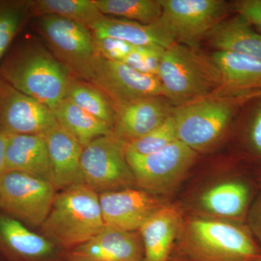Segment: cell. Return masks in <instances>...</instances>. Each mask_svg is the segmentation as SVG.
Segmentation results:
<instances>
[{"label": "cell", "instance_id": "cell-36", "mask_svg": "<svg viewBox=\"0 0 261 261\" xmlns=\"http://www.w3.org/2000/svg\"><path fill=\"white\" fill-rule=\"evenodd\" d=\"M8 135L0 130V189L6 171V149Z\"/></svg>", "mask_w": 261, "mask_h": 261}, {"label": "cell", "instance_id": "cell-8", "mask_svg": "<svg viewBox=\"0 0 261 261\" xmlns=\"http://www.w3.org/2000/svg\"><path fill=\"white\" fill-rule=\"evenodd\" d=\"M50 181L18 171H8L0 189V211L28 227L40 228L58 193Z\"/></svg>", "mask_w": 261, "mask_h": 261}, {"label": "cell", "instance_id": "cell-6", "mask_svg": "<svg viewBox=\"0 0 261 261\" xmlns=\"http://www.w3.org/2000/svg\"><path fill=\"white\" fill-rule=\"evenodd\" d=\"M37 27L58 61L75 78L89 82L99 58L90 29L54 15L38 16Z\"/></svg>", "mask_w": 261, "mask_h": 261}, {"label": "cell", "instance_id": "cell-9", "mask_svg": "<svg viewBox=\"0 0 261 261\" xmlns=\"http://www.w3.org/2000/svg\"><path fill=\"white\" fill-rule=\"evenodd\" d=\"M196 158L197 152L179 140L148 155L126 153L136 187L154 195L166 193L177 186Z\"/></svg>", "mask_w": 261, "mask_h": 261}, {"label": "cell", "instance_id": "cell-17", "mask_svg": "<svg viewBox=\"0 0 261 261\" xmlns=\"http://www.w3.org/2000/svg\"><path fill=\"white\" fill-rule=\"evenodd\" d=\"M49 154L50 181L58 192L82 184L84 147L58 123L44 135Z\"/></svg>", "mask_w": 261, "mask_h": 261}, {"label": "cell", "instance_id": "cell-16", "mask_svg": "<svg viewBox=\"0 0 261 261\" xmlns=\"http://www.w3.org/2000/svg\"><path fill=\"white\" fill-rule=\"evenodd\" d=\"M173 108L164 97L139 99L116 108L113 134L127 144L138 140L162 124Z\"/></svg>", "mask_w": 261, "mask_h": 261}, {"label": "cell", "instance_id": "cell-10", "mask_svg": "<svg viewBox=\"0 0 261 261\" xmlns=\"http://www.w3.org/2000/svg\"><path fill=\"white\" fill-rule=\"evenodd\" d=\"M162 15L159 23L173 40L197 49L198 43L225 18L229 5L224 0H159Z\"/></svg>", "mask_w": 261, "mask_h": 261}, {"label": "cell", "instance_id": "cell-31", "mask_svg": "<svg viewBox=\"0 0 261 261\" xmlns=\"http://www.w3.org/2000/svg\"><path fill=\"white\" fill-rule=\"evenodd\" d=\"M233 10L261 30V0H240L233 3Z\"/></svg>", "mask_w": 261, "mask_h": 261}, {"label": "cell", "instance_id": "cell-22", "mask_svg": "<svg viewBox=\"0 0 261 261\" xmlns=\"http://www.w3.org/2000/svg\"><path fill=\"white\" fill-rule=\"evenodd\" d=\"M211 56L221 72L226 92L239 95L261 89V60L219 51Z\"/></svg>", "mask_w": 261, "mask_h": 261}, {"label": "cell", "instance_id": "cell-29", "mask_svg": "<svg viewBox=\"0 0 261 261\" xmlns=\"http://www.w3.org/2000/svg\"><path fill=\"white\" fill-rule=\"evenodd\" d=\"M177 132L172 116L162 124L141 137L127 144L126 153L144 156L155 153L177 141Z\"/></svg>", "mask_w": 261, "mask_h": 261}, {"label": "cell", "instance_id": "cell-30", "mask_svg": "<svg viewBox=\"0 0 261 261\" xmlns=\"http://www.w3.org/2000/svg\"><path fill=\"white\" fill-rule=\"evenodd\" d=\"M97 56L103 59L121 62L135 47L129 43L114 38L94 37Z\"/></svg>", "mask_w": 261, "mask_h": 261}, {"label": "cell", "instance_id": "cell-1", "mask_svg": "<svg viewBox=\"0 0 261 261\" xmlns=\"http://www.w3.org/2000/svg\"><path fill=\"white\" fill-rule=\"evenodd\" d=\"M0 75L19 92L51 110L66 97L74 77L37 41L21 43L13 49L2 64Z\"/></svg>", "mask_w": 261, "mask_h": 261}, {"label": "cell", "instance_id": "cell-39", "mask_svg": "<svg viewBox=\"0 0 261 261\" xmlns=\"http://www.w3.org/2000/svg\"><path fill=\"white\" fill-rule=\"evenodd\" d=\"M66 261H72V260H66Z\"/></svg>", "mask_w": 261, "mask_h": 261}, {"label": "cell", "instance_id": "cell-24", "mask_svg": "<svg viewBox=\"0 0 261 261\" xmlns=\"http://www.w3.org/2000/svg\"><path fill=\"white\" fill-rule=\"evenodd\" d=\"M53 111L58 124L84 147L98 137L113 134V128L109 125L89 114L67 98L53 108Z\"/></svg>", "mask_w": 261, "mask_h": 261}, {"label": "cell", "instance_id": "cell-5", "mask_svg": "<svg viewBox=\"0 0 261 261\" xmlns=\"http://www.w3.org/2000/svg\"><path fill=\"white\" fill-rule=\"evenodd\" d=\"M244 96L208 97L173 108L178 140L197 152L210 148L226 132Z\"/></svg>", "mask_w": 261, "mask_h": 261}, {"label": "cell", "instance_id": "cell-40", "mask_svg": "<svg viewBox=\"0 0 261 261\" xmlns=\"http://www.w3.org/2000/svg\"><path fill=\"white\" fill-rule=\"evenodd\" d=\"M261 31V30H260Z\"/></svg>", "mask_w": 261, "mask_h": 261}, {"label": "cell", "instance_id": "cell-21", "mask_svg": "<svg viewBox=\"0 0 261 261\" xmlns=\"http://www.w3.org/2000/svg\"><path fill=\"white\" fill-rule=\"evenodd\" d=\"M6 171L29 173L50 181L49 154L44 136L8 135Z\"/></svg>", "mask_w": 261, "mask_h": 261}, {"label": "cell", "instance_id": "cell-32", "mask_svg": "<svg viewBox=\"0 0 261 261\" xmlns=\"http://www.w3.org/2000/svg\"><path fill=\"white\" fill-rule=\"evenodd\" d=\"M140 47L149 73L158 76L160 65L166 49L158 45L140 46Z\"/></svg>", "mask_w": 261, "mask_h": 261}, {"label": "cell", "instance_id": "cell-25", "mask_svg": "<svg viewBox=\"0 0 261 261\" xmlns=\"http://www.w3.org/2000/svg\"><path fill=\"white\" fill-rule=\"evenodd\" d=\"M31 15H54L90 28L103 15L95 0H33L29 1Z\"/></svg>", "mask_w": 261, "mask_h": 261}, {"label": "cell", "instance_id": "cell-20", "mask_svg": "<svg viewBox=\"0 0 261 261\" xmlns=\"http://www.w3.org/2000/svg\"><path fill=\"white\" fill-rule=\"evenodd\" d=\"M204 38L216 51L261 60V34L255 32L251 23L241 15L223 19Z\"/></svg>", "mask_w": 261, "mask_h": 261}, {"label": "cell", "instance_id": "cell-13", "mask_svg": "<svg viewBox=\"0 0 261 261\" xmlns=\"http://www.w3.org/2000/svg\"><path fill=\"white\" fill-rule=\"evenodd\" d=\"M105 226L138 231L142 225L166 205L156 195L137 187L99 194Z\"/></svg>", "mask_w": 261, "mask_h": 261}, {"label": "cell", "instance_id": "cell-3", "mask_svg": "<svg viewBox=\"0 0 261 261\" xmlns=\"http://www.w3.org/2000/svg\"><path fill=\"white\" fill-rule=\"evenodd\" d=\"M106 227L99 194L84 184L57 193L42 234L67 252L87 243Z\"/></svg>", "mask_w": 261, "mask_h": 261}, {"label": "cell", "instance_id": "cell-15", "mask_svg": "<svg viewBox=\"0 0 261 261\" xmlns=\"http://www.w3.org/2000/svg\"><path fill=\"white\" fill-rule=\"evenodd\" d=\"M62 250L42 234L0 211V253L12 261H60Z\"/></svg>", "mask_w": 261, "mask_h": 261}, {"label": "cell", "instance_id": "cell-18", "mask_svg": "<svg viewBox=\"0 0 261 261\" xmlns=\"http://www.w3.org/2000/svg\"><path fill=\"white\" fill-rule=\"evenodd\" d=\"M181 214L174 205H165L139 230L144 247V261H170L181 231Z\"/></svg>", "mask_w": 261, "mask_h": 261}, {"label": "cell", "instance_id": "cell-37", "mask_svg": "<svg viewBox=\"0 0 261 261\" xmlns=\"http://www.w3.org/2000/svg\"><path fill=\"white\" fill-rule=\"evenodd\" d=\"M170 261H174V260H173L172 257H171V260H170ZM178 261H187V260H185V259H181V260H179Z\"/></svg>", "mask_w": 261, "mask_h": 261}, {"label": "cell", "instance_id": "cell-2", "mask_svg": "<svg viewBox=\"0 0 261 261\" xmlns=\"http://www.w3.org/2000/svg\"><path fill=\"white\" fill-rule=\"evenodd\" d=\"M179 250L187 261H257L261 248L249 228L227 220L192 218L183 223Z\"/></svg>", "mask_w": 261, "mask_h": 261}, {"label": "cell", "instance_id": "cell-28", "mask_svg": "<svg viewBox=\"0 0 261 261\" xmlns=\"http://www.w3.org/2000/svg\"><path fill=\"white\" fill-rule=\"evenodd\" d=\"M29 15V1L0 0V60Z\"/></svg>", "mask_w": 261, "mask_h": 261}, {"label": "cell", "instance_id": "cell-19", "mask_svg": "<svg viewBox=\"0 0 261 261\" xmlns=\"http://www.w3.org/2000/svg\"><path fill=\"white\" fill-rule=\"evenodd\" d=\"M89 29L94 37L114 38L135 46L158 45L167 49L176 43L159 22L142 24L103 15Z\"/></svg>", "mask_w": 261, "mask_h": 261}, {"label": "cell", "instance_id": "cell-33", "mask_svg": "<svg viewBox=\"0 0 261 261\" xmlns=\"http://www.w3.org/2000/svg\"><path fill=\"white\" fill-rule=\"evenodd\" d=\"M249 140L252 149L261 155V103L257 107L250 123Z\"/></svg>", "mask_w": 261, "mask_h": 261}, {"label": "cell", "instance_id": "cell-34", "mask_svg": "<svg viewBox=\"0 0 261 261\" xmlns=\"http://www.w3.org/2000/svg\"><path fill=\"white\" fill-rule=\"evenodd\" d=\"M249 229L255 237L261 248V194L252 205L249 215Z\"/></svg>", "mask_w": 261, "mask_h": 261}, {"label": "cell", "instance_id": "cell-38", "mask_svg": "<svg viewBox=\"0 0 261 261\" xmlns=\"http://www.w3.org/2000/svg\"><path fill=\"white\" fill-rule=\"evenodd\" d=\"M257 261H261V259H260V260H257Z\"/></svg>", "mask_w": 261, "mask_h": 261}, {"label": "cell", "instance_id": "cell-23", "mask_svg": "<svg viewBox=\"0 0 261 261\" xmlns=\"http://www.w3.org/2000/svg\"><path fill=\"white\" fill-rule=\"evenodd\" d=\"M250 189L240 181H227L206 190L200 198V207L213 216L225 219H237L246 213Z\"/></svg>", "mask_w": 261, "mask_h": 261}, {"label": "cell", "instance_id": "cell-12", "mask_svg": "<svg viewBox=\"0 0 261 261\" xmlns=\"http://www.w3.org/2000/svg\"><path fill=\"white\" fill-rule=\"evenodd\" d=\"M57 123L50 108L19 92L0 75V130L8 135H44Z\"/></svg>", "mask_w": 261, "mask_h": 261}, {"label": "cell", "instance_id": "cell-7", "mask_svg": "<svg viewBox=\"0 0 261 261\" xmlns=\"http://www.w3.org/2000/svg\"><path fill=\"white\" fill-rule=\"evenodd\" d=\"M127 143L114 134L102 136L84 147L82 184L98 194L136 187L126 159Z\"/></svg>", "mask_w": 261, "mask_h": 261}, {"label": "cell", "instance_id": "cell-35", "mask_svg": "<svg viewBox=\"0 0 261 261\" xmlns=\"http://www.w3.org/2000/svg\"><path fill=\"white\" fill-rule=\"evenodd\" d=\"M121 62L137 71L146 73V74H150L146 67L140 46H135L129 54Z\"/></svg>", "mask_w": 261, "mask_h": 261}, {"label": "cell", "instance_id": "cell-4", "mask_svg": "<svg viewBox=\"0 0 261 261\" xmlns=\"http://www.w3.org/2000/svg\"><path fill=\"white\" fill-rule=\"evenodd\" d=\"M158 76L163 97L175 107L224 89L222 75L211 56L178 43L165 51Z\"/></svg>", "mask_w": 261, "mask_h": 261}, {"label": "cell", "instance_id": "cell-27", "mask_svg": "<svg viewBox=\"0 0 261 261\" xmlns=\"http://www.w3.org/2000/svg\"><path fill=\"white\" fill-rule=\"evenodd\" d=\"M95 3L102 15L142 24L157 23L162 15L159 0H95Z\"/></svg>", "mask_w": 261, "mask_h": 261}, {"label": "cell", "instance_id": "cell-14", "mask_svg": "<svg viewBox=\"0 0 261 261\" xmlns=\"http://www.w3.org/2000/svg\"><path fill=\"white\" fill-rule=\"evenodd\" d=\"M72 261H144V247L138 231L106 226L93 238L65 252Z\"/></svg>", "mask_w": 261, "mask_h": 261}, {"label": "cell", "instance_id": "cell-26", "mask_svg": "<svg viewBox=\"0 0 261 261\" xmlns=\"http://www.w3.org/2000/svg\"><path fill=\"white\" fill-rule=\"evenodd\" d=\"M65 98L113 128L116 118L114 106L107 95L93 84L73 77Z\"/></svg>", "mask_w": 261, "mask_h": 261}, {"label": "cell", "instance_id": "cell-11", "mask_svg": "<svg viewBox=\"0 0 261 261\" xmlns=\"http://www.w3.org/2000/svg\"><path fill=\"white\" fill-rule=\"evenodd\" d=\"M89 83L93 84L118 106L145 99L163 97L159 76L140 73L120 61L99 58Z\"/></svg>", "mask_w": 261, "mask_h": 261}]
</instances>
